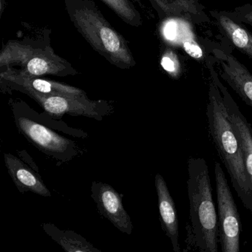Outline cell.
<instances>
[{
    "instance_id": "1",
    "label": "cell",
    "mask_w": 252,
    "mask_h": 252,
    "mask_svg": "<svg viewBox=\"0 0 252 252\" xmlns=\"http://www.w3.org/2000/svg\"><path fill=\"white\" fill-rule=\"evenodd\" d=\"M209 134L239 198L252 212V190L240 141L228 119L222 94L211 76L206 109Z\"/></svg>"
},
{
    "instance_id": "2",
    "label": "cell",
    "mask_w": 252,
    "mask_h": 252,
    "mask_svg": "<svg viewBox=\"0 0 252 252\" xmlns=\"http://www.w3.org/2000/svg\"><path fill=\"white\" fill-rule=\"evenodd\" d=\"M187 191L189 200V224L187 243L201 252H218V217L212 197L209 167L203 158L188 160Z\"/></svg>"
},
{
    "instance_id": "3",
    "label": "cell",
    "mask_w": 252,
    "mask_h": 252,
    "mask_svg": "<svg viewBox=\"0 0 252 252\" xmlns=\"http://www.w3.org/2000/svg\"><path fill=\"white\" fill-rule=\"evenodd\" d=\"M70 21L93 49L121 69L136 64L126 39L103 16L93 0H64Z\"/></svg>"
},
{
    "instance_id": "4",
    "label": "cell",
    "mask_w": 252,
    "mask_h": 252,
    "mask_svg": "<svg viewBox=\"0 0 252 252\" xmlns=\"http://www.w3.org/2000/svg\"><path fill=\"white\" fill-rule=\"evenodd\" d=\"M218 207L219 243L222 252H240L242 225L240 214L220 163L215 166Z\"/></svg>"
},
{
    "instance_id": "5",
    "label": "cell",
    "mask_w": 252,
    "mask_h": 252,
    "mask_svg": "<svg viewBox=\"0 0 252 252\" xmlns=\"http://www.w3.org/2000/svg\"><path fill=\"white\" fill-rule=\"evenodd\" d=\"M27 94L35 100L45 113L51 117H62L64 114L72 116H85L101 121L113 112V106L104 101H92L88 97L62 96L44 95L30 88L11 86Z\"/></svg>"
},
{
    "instance_id": "6",
    "label": "cell",
    "mask_w": 252,
    "mask_h": 252,
    "mask_svg": "<svg viewBox=\"0 0 252 252\" xmlns=\"http://www.w3.org/2000/svg\"><path fill=\"white\" fill-rule=\"evenodd\" d=\"M17 129L28 141L42 153L58 160L67 161L77 156L78 149L73 141L59 135L42 124L14 110Z\"/></svg>"
},
{
    "instance_id": "7",
    "label": "cell",
    "mask_w": 252,
    "mask_h": 252,
    "mask_svg": "<svg viewBox=\"0 0 252 252\" xmlns=\"http://www.w3.org/2000/svg\"><path fill=\"white\" fill-rule=\"evenodd\" d=\"M17 64L20 66V70L34 76H65L78 73L70 63L57 55L50 47L33 48L21 43Z\"/></svg>"
},
{
    "instance_id": "8",
    "label": "cell",
    "mask_w": 252,
    "mask_h": 252,
    "mask_svg": "<svg viewBox=\"0 0 252 252\" xmlns=\"http://www.w3.org/2000/svg\"><path fill=\"white\" fill-rule=\"evenodd\" d=\"M206 66L209 69L210 75L215 79L217 85L219 87L225 102L228 113V119L232 125L233 129L235 132L236 135L240 141L243 151V159L248 175L250 179L252 190V125L248 122L246 118L243 116L240 109L239 108L235 101L233 99L228 90L221 83L218 78V73L215 72L213 67V63L210 58L206 62Z\"/></svg>"
},
{
    "instance_id": "9",
    "label": "cell",
    "mask_w": 252,
    "mask_h": 252,
    "mask_svg": "<svg viewBox=\"0 0 252 252\" xmlns=\"http://www.w3.org/2000/svg\"><path fill=\"white\" fill-rule=\"evenodd\" d=\"M212 53L219 64L222 79L252 108V73L231 53L218 47L212 48Z\"/></svg>"
},
{
    "instance_id": "10",
    "label": "cell",
    "mask_w": 252,
    "mask_h": 252,
    "mask_svg": "<svg viewBox=\"0 0 252 252\" xmlns=\"http://www.w3.org/2000/svg\"><path fill=\"white\" fill-rule=\"evenodd\" d=\"M92 194L100 214L110 221L119 231L132 234V222L130 216L125 210L122 196L111 186L102 182H93Z\"/></svg>"
},
{
    "instance_id": "11",
    "label": "cell",
    "mask_w": 252,
    "mask_h": 252,
    "mask_svg": "<svg viewBox=\"0 0 252 252\" xmlns=\"http://www.w3.org/2000/svg\"><path fill=\"white\" fill-rule=\"evenodd\" d=\"M1 79L11 86L30 88L44 95H62V96L88 97L86 93L79 88L60 83L55 81L47 80L39 76H32L20 69H15L9 66L5 71L1 73Z\"/></svg>"
},
{
    "instance_id": "12",
    "label": "cell",
    "mask_w": 252,
    "mask_h": 252,
    "mask_svg": "<svg viewBox=\"0 0 252 252\" xmlns=\"http://www.w3.org/2000/svg\"><path fill=\"white\" fill-rule=\"evenodd\" d=\"M163 19H181L194 24L210 23L199 0H150Z\"/></svg>"
},
{
    "instance_id": "13",
    "label": "cell",
    "mask_w": 252,
    "mask_h": 252,
    "mask_svg": "<svg viewBox=\"0 0 252 252\" xmlns=\"http://www.w3.org/2000/svg\"><path fill=\"white\" fill-rule=\"evenodd\" d=\"M159 213L162 228L172 242L174 252H181L179 244V227L176 207L164 178L160 174L155 178Z\"/></svg>"
},
{
    "instance_id": "14",
    "label": "cell",
    "mask_w": 252,
    "mask_h": 252,
    "mask_svg": "<svg viewBox=\"0 0 252 252\" xmlns=\"http://www.w3.org/2000/svg\"><path fill=\"white\" fill-rule=\"evenodd\" d=\"M8 173L20 192L32 191L44 197H51V191L44 184L41 177L13 155H4Z\"/></svg>"
},
{
    "instance_id": "15",
    "label": "cell",
    "mask_w": 252,
    "mask_h": 252,
    "mask_svg": "<svg viewBox=\"0 0 252 252\" xmlns=\"http://www.w3.org/2000/svg\"><path fill=\"white\" fill-rule=\"evenodd\" d=\"M209 14L228 42L252 60V33L242 23L231 20L222 11H210Z\"/></svg>"
},
{
    "instance_id": "16",
    "label": "cell",
    "mask_w": 252,
    "mask_h": 252,
    "mask_svg": "<svg viewBox=\"0 0 252 252\" xmlns=\"http://www.w3.org/2000/svg\"><path fill=\"white\" fill-rule=\"evenodd\" d=\"M44 231L68 252H100L83 237L71 231H62L52 223H42Z\"/></svg>"
},
{
    "instance_id": "17",
    "label": "cell",
    "mask_w": 252,
    "mask_h": 252,
    "mask_svg": "<svg viewBox=\"0 0 252 252\" xmlns=\"http://www.w3.org/2000/svg\"><path fill=\"white\" fill-rule=\"evenodd\" d=\"M121 20L133 27L142 26L141 14L135 7L138 0H101Z\"/></svg>"
},
{
    "instance_id": "18",
    "label": "cell",
    "mask_w": 252,
    "mask_h": 252,
    "mask_svg": "<svg viewBox=\"0 0 252 252\" xmlns=\"http://www.w3.org/2000/svg\"><path fill=\"white\" fill-rule=\"evenodd\" d=\"M186 22L187 20H183V26H181L182 32H180L179 27H178V36H182V39L178 43L181 46V48L188 54L191 58L194 59L197 61H207L208 57L203 52L200 45L193 36L192 32L189 30V27L187 26V31L185 30Z\"/></svg>"
},
{
    "instance_id": "19",
    "label": "cell",
    "mask_w": 252,
    "mask_h": 252,
    "mask_svg": "<svg viewBox=\"0 0 252 252\" xmlns=\"http://www.w3.org/2000/svg\"><path fill=\"white\" fill-rule=\"evenodd\" d=\"M160 64L163 70L173 79H178L182 76L183 67L178 54L172 48H165L160 58Z\"/></svg>"
},
{
    "instance_id": "20",
    "label": "cell",
    "mask_w": 252,
    "mask_h": 252,
    "mask_svg": "<svg viewBox=\"0 0 252 252\" xmlns=\"http://www.w3.org/2000/svg\"><path fill=\"white\" fill-rule=\"evenodd\" d=\"M228 17L242 24H247L252 27V5L246 4L240 7L234 8L232 11H222Z\"/></svg>"
},
{
    "instance_id": "21",
    "label": "cell",
    "mask_w": 252,
    "mask_h": 252,
    "mask_svg": "<svg viewBox=\"0 0 252 252\" xmlns=\"http://www.w3.org/2000/svg\"></svg>"
}]
</instances>
